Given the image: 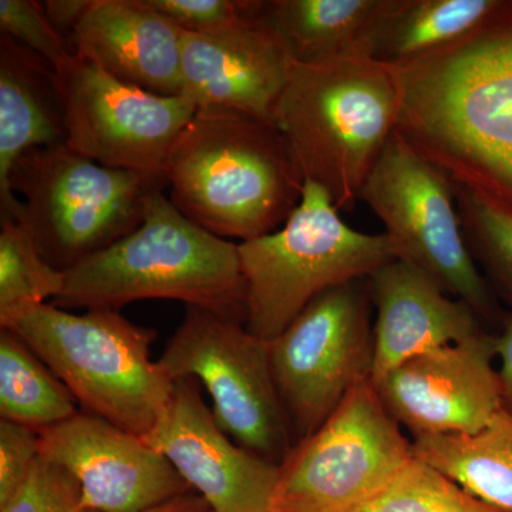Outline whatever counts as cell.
Masks as SVG:
<instances>
[{"instance_id": "1f68e13d", "label": "cell", "mask_w": 512, "mask_h": 512, "mask_svg": "<svg viewBox=\"0 0 512 512\" xmlns=\"http://www.w3.org/2000/svg\"><path fill=\"white\" fill-rule=\"evenodd\" d=\"M497 359L500 360L501 390H503V409L512 414V318L504 322L500 335L495 336Z\"/></svg>"}, {"instance_id": "ac0fdd59", "label": "cell", "mask_w": 512, "mask_h": 512, "mask_svg": "<svg viewBox=\"0 0 512 512\" xmlns=\"http://www.w3.org/2000/svg\"><path fill=\"white\" fill-rule=\"evenodd\" d=\"M181 35L147 0H93L70 43L121 82L180 96Z\"/></svg>"}, {"instance_id": "83f0119b", "label": "cell", "mask_w": 512, "mask_h": 512, "mask_svg": "<svg viewBox=\"0 0 512 512\" xmlns=\"http://www.w3.org/2000/svg\"><path fill=\"white\" fill-rule=\"evenodd\" d=\"M0 32L42 57L55 70L74 56L69 40L50 22L43 3L35 0H0Z\"/></svg>"}, {"instance_id": "5bb4252c", "label": "cell", "mask_w": 512, "mask_h": 512, "mask_svg": "<svg viewBox=\"0 0 512 512\" xmlns=\"http://www.w3.org/2000/svg\"><path fill=\"white\" fill-rule=\"evenodd\" d=\"M143 439L212 512H274L281 466L229 440L194 377L175 379L170 400Z\"/></svg>"}, {"instance_id": "277c9868", "label": "cell", "mask_w": 512, "mask_h": 512, "mask_svg": "<svg viewBox=\"0 0 512 512\" xmlns=\"http://www.w3.org/2000/svg\"><path fill=\"white\" fill-rule=\"evenodd\" d=\"M399 113L389 67L353 53L295 64L272 121L302 183L319 185L339 211H352Z\"/></svg>"}, {"instance_id": "52a82bcc", "label": "cell", "mask_w": 512, "mask_h": 512, "mask_svg": "<svg viewBox=\"0 0 512 512\" xmlns=\"http://www.w3.org/2000/svg\"><path fill=\"white\" fill-rule=\"evenodd\" d=\"M10 187L25 205L18 221L28 225L46 261L66 274L133 232L148 192L165 185L104 167L62 143L23 154Z\"/></svg>"}, {"instance_id": "603a6c76", "label": "cell", "mask_w": 512, "mask_h": 512, "mask_svg": "<svg viewBox=\"0 0 512 512\" xmlns=\"http://www.w3.org/2000/svg\"><path fill=\"white\" fill-rule=\"evenodd\" d=\"M79 413L76 397L13 330H0V420L40 431Z\"/></svg>"}, {"instance_id": "ffe728a7", "label": "cell", "mask_w": 512, "mask_h": 512, "mask_svg": "<svg viewBox=\"0 0 512 512\" xmlns=\"http://www.w3.org/2000/svg\"><path fill=\"white\" fill-rule=\"evenodd\" d=\"M503 0H384L357 55L399 66L457 42L491 18Z\"/></svg>"}, {"instance_id": "f1b7e54d", "label": "cell", "mask_w": 512, "mask_h": 512, "mask_svg": "<svg viewBox=\"0 0 512 512\" xmlns=\"http://www.w3.org/2000/svg\"><path fill=\"white\" fill-rule=\"evenodd\" d=\"M181 32L215 35L251 18L252 0H147Z\"/></svg>"}, {"instance_id": "30bf717a", "label": "cell", "mask_w": 512, "mask_h": 512, "mask_svg": "<svg viewBox=\"0 0 512 512\" xmlns=\"http://www.w3.org/2000/svg\"><path fill=\"white\" fill-rule=\"evenodd\" d=\"M372 303L369 278L336 286L268 342L272 376L295 443L315 433L353 389L372 382Z\"/></svg>"}, {"instance_id": "7c38bea8", "label": "cell", "mask_w": 512, "mask_h": 512, "mask_svg": "<svg viewBox=\"0 0 512 512\" xmlns=\"http://www.w3.org/2000/svg\"><path fill=\"white\" fill-rule=\"evenodd\" d=\"M55 72L67 146L104 167L167 187L171 148L197 104L121 82L80 53Z\"/></svg>"}, {"instance_id": "4316f807", "label": "cell", "mask_w": 512, "mask_h": 512, "mask_svg": "<svg viewBox=\"0 0 512 512\" xmlns=\"http://www.w3.org/2000/svg\"><path fill=\"white\" fill-rule=\"evenodd\" d=\"M0 512H94L84 504L82 487L60 464L37 457L35 466Z\"/></svg>"}, {"instance_id": "d4e9b609", "label": "cell", "mask_w": 512, "mask_h": 512, "mask_svg": "<svg viewBox=\"0 0 512 512\" xmlns=\"http://www.w3.org/2000/svg\"><path fill=\"white\" fill-rule=\"evenodd\" d=\"M464 239L488 285L512 306V214L454 185Z\"/></svg>"}, {"instance_id": "7a4b0ae2", "label": "cell", "mask_w": 512, "mask_h": 512, "mask_svg": "<svg viewBox=\"0 0 512 512\" xmlns=\"http://www.w3.org/2000/svg\"><path fill=\"white\" fill-rule=\"evenodd\" d=\"M170 200L217 237L271 234L291 217L303 183L274 121L227 107H197L165 168Z\"/></svg>"}, {"instance_id": "9a60e30c", "label": "cell", "mask_w": 512, "mask_h": 512, "mask_svg": "<svg viewBox=\"0 0 512 512\" xmlns=\"http://www.w3.org/2000/svg\"><path fill=\"white\" fill-rule=\"evenodd\" d=\"M40 456L69 471L94 512H144L190 494L170 461L143 437L92 413L40 431Z\"/></svg>"}, {"instance_id": "cb8c5ba5", "label": "cell", "mask_w": 512, "mask_h": 512, "mask_svg": "<svg viewBox=\"0 0 512 512\" xmlns=\"http://www.w3.org/2000/svg\"><path fill=\"white\" fill-rule=\"evenodd\" d=\"M64 272L37 248L23 221H0V322L23 309L59 298Z\"/></svg>"}, {"instance_id": "e0dca14e", "label": "cell", "mask_w": 512, "mask_h": 512, "mask_svg": "<svg viewBox=\"0 0 512 512\" xmlns=\"http://www.w3.org/2000/svg\"><path fill=\"white\" fill-rule=\"evenodd\" d=\"M376 308L372 383L406 360L477 335L480 318L433 278L394 259L369 278Z\"/></svg>"}, {"instance_id": "3957f363", "label": "cell", "mask_w": 512, "mask_h": 512, "mask_svg": "<svg viewBox=\"0 0 512 512\" xmlns=\"http://www.w3.org/2000/svg\"><path fill=\"white\" fill-rule=\"evenodd\" d=\"M144 299H173L244 326L247 319L238 244L185 217L161 187L148 192L133 232L64 274L53 305L120 311Z\"/></svg>"}, {"instance_id": "5b68a950", "label": "cell", "mask_w": 512, "mask_h": 512, "mask_svg": "<svg viewBox=\"0 0 512 512\" xmlns=\"http://www.w3.org/2000/svg\"><path fill=\"white\" fill-rule=\"evenodd\" d=\"M25 340L87 413L144 437L173 394L175 379L150 346L156 330L113 309L83 315L53 303L23 309L0 322Z\"/></svg>"}, {"instance_id": "f546056e", "label": "cell", "mask_w": 512, "mask_h": 512, "mask_svg": "<svg viewBox=\"0 0 512 512\" xmlns=\"http://www.w3.org/2000/svg\"><path fill=\"white\" fill-rule=\"evenodd\" d=\"M39 456L36 430L0 420V507L22 487Z\"/></svg>"}, {"instance_id": "4fadbf2b", "label": "cell", "mask_w": 512, "mask_h": 512, "mask_svg": "<svg viewBox=\"0 0 512 512\" xmlns=\"http://www.w3.org/2000/svg\"><path fill=\"white\" fill-rule=\"evenodd\" d=\"M495 359V336L481 330L406 360L373 386L412 439L476 433L503 409Z\"/></svg>"}, {"instance_id": "d6a6232c", "label": "cell", "mask_w": 512, "mask_h": 512, "mask_svg": "<svg viewBox=\"0 0 512 512\" xmlns=\"http://www.w3.org/2000/svg\"><path fill=\"white\" fill-rule=\"evenodd\" d=\"M144 512H212L201 495L185 494Z\"/></svg>"}, {"instance_id": "2e32d148", "label": "cell", "mask_w": 512, "mask_h": 512, "mask_svg": "<svg viewBox=\"0 0 512 512\" xmlns=\"http://www.w3.org/2000/svg\"><path fill=\"white\" fill-rule=\"evenodd\" d=\"M293 66L281 42L252 15L215 35H181V96L198 107H227L272 120Z\"/></svg>"}, {"instance_id": "8992f818", "label": "cell", "mask_w": 512, "mask_h": 512, "mask_svg": "<svg viewBox=\"0 0 512 512\" xmlns=\"http://www.w3.org/2000/svg\"><path fill=\"white\" fill-rule=\"evenodd\" d=\"M339 212L328 192L305 183L298 207L281 228L239 242L245 328L256 338L271 342L323 292L370 278L397 259L386 234L356 231Z\"/></svg>"}, {"instance_id": "7402d4cb", "label": "cell", "mask_w": 512, "mask_h": 512, "mask_svg": "<svg viewBox=\"0 0 512 512\" xmlns=\"http://www.w3.org/2000/svg\"><path fill=\"white\" fill-rule=\"evenodd\" d=\"M412 443L417 460L474 497L512 512V414L507 410L476 433L421 436Z\"/></svg>"}, {"instance_id": "484cf974", "label": "cell", "mask_w": 512, "mask_h": 512, "mask_svg": "<svg viewBox=\"0 0 512 512\" xmlns=\"http://www.w3.org/2000/svg\"><path fill=\"white\" fill-rule=\"evenodd\" d=\"M353 512H508L485 503L413 457L386 488Z\"/></svg>"}, {"instance_id": "6da1fadb", "label": "cell", "mask_w": 512, "mask_h": 512, "mask_svg": "<svg viewBox=\"0 0 512 512\" xmlns=\"http://www.w3.org/2000/svg\"><path fill=\"white\" fill-rule=\"evenodd\" d=\"M389 70L396 133L451 183L512 214V2L457 42Z\"/></svg>"}, {"instance_id": "44dd1931", "label": "cell", "mask_w": 512, "mask_h": 512, "mask_svg": "<svg viewBox=\"0 0 512 512\" xmlns=\"http://www.w3.org/2000/svg\"><path fill=\"white\" fill-rule=\"evenodd\" d=\"M384 0H252L251 15L295 64L356 53Z\"/></svg>"}, {"instance_id": "ba28073f", "label": "cell", "mask_w": 512, "mask_h": 512, "mask_svg": "<svg viewBox=\"0 0 512 512\" xmlns=\"http://www.w3.org/2000/svg\"><path fill=\"white\" fill-rule=\"evenodd\" d=\"M359 200L383 222L399 261L429 275L480 320L498 315L493 291L464 239L453 183L396 131Z\"/></svg>"}, {"instance_id": "9c48e42d", "label": "cell", "mask_w": 512, "mask_h": 512, "mask_svg": "<svg viewBox=\"0 0 512 512\" xmlns=\"http://www.w3.org/2000/svg\"><path fill=\"white\" fill-rule=\"evenodd\" d=\"M413 443L372 382L360 384L281 466L274 512H353L382 493L407 463Z\"/></svg>"}, {"instance_id": "4dcf8cb0", "label": "cell", "mask_w": 512, "mask_h": 512, "mask_svg": "<svg viewBox=\"0 0 512 512\" xmlns=\"http://www.w3.org/2000/svg\"><path fill=\"white\" fill-rule=\"evenodd\" d=\"M92 3L93 0H47L43 2V8L53 26L70 42L74 29L84 18Z\"/></svg>"}, {"instance_id": "d6986e66", "label": "cell", "mask_w": 512, "mask_h": 512, "mask_svg": "<svg viewBox=\"0 0 512 512\" xmlns=\"http://www.w3.org/2000/svg\"><path fill=\"white\" fill-rule=\"evenodd\" d=\"M62 143L66 126L55 69L0 35V221L20 220L25 212L10 187L19 158L35 148Z\"/></svg>"}, {"instance_id": "8fae6325", "label": "cell", "mask_w": 512, "mask_h": 512, "mask_svg": "<svg viewBox=\"0 0 512 512\" xmlns=\"http://www.w3.org/2000/svg\"><path fill=\"white\" fill-rule=\"evenodd\" d=\"M158 362L174 379L194 377L208 390L215 421L235 443L282 466L296 443L272 376L268 342L241 323L185 306L183 323Z\"/></svg>"}]
</instances>
